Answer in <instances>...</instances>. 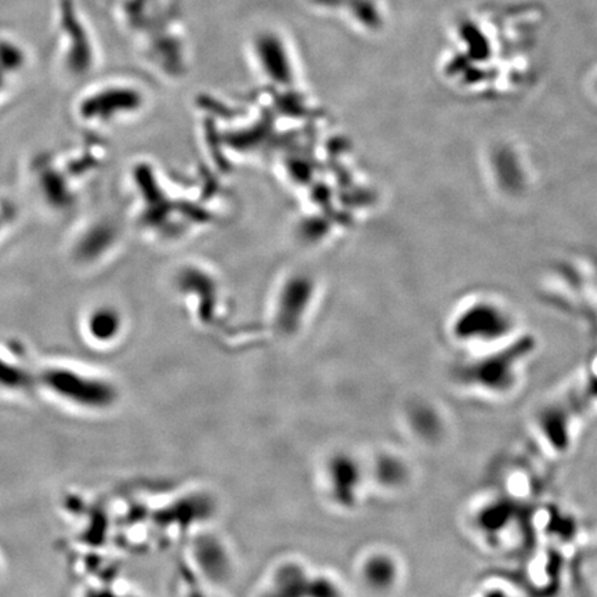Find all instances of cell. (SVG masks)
Listing matches in <instances>:
<instances>
[{"mask_svg": "<svg viewBox=\"0 0 597 597\" xmlns=\"http://www.w3.org/2000/svg\"><path fill=\"white\" fill-rule=\"evenodd\" d=\"M43 385L72 403L90 408L110 407L117 393L107 383L72 373L69 370H49L41 376Z\"/></svg>", "mask_w": 597, "mask_h": 597, "instance_id": "1", "label": "cell"}, {"mask_svg": "<svg viewBox=\"0 0 597 597\" xmlns=\"http://www.w3.org/2000/svg\"><path fill=\"white\" fill-rule=\"evenodd\" d=\"M328 477L332 494L337 503L351 504L354 499V489L358 486V470L356 464L348 456H335L330 462Z\"/></svg>", "mask_w": 597, "mask_h": 597, "instance_id": "2", "label": "cell"}, {"mask_svg": "<svg viewBox=\"0 0 597 597\" xmlns=\"http://www.w3.org/2000/svg\"><path fill=\"white\" fill-rule=\"evenodd\" d=\"M308 579L301 568L290 566L279 573L270 597H307Z\"/></svg>", "mask_w": 597, "mask_h": 597, "instance_id": "3", "label": "cell"}, {"mask_svg": "<svg viewBox=\"0 0 597 597\" xmlns=\"http://www.w3.org/2000/svg\"><path fill=\"white\" fill-rule=\"evenodd\" d=\"M33 383V377L28 375L26 371L14 367L0 360V386L9 388H26Z\"/></svg>", "mask_w": 597, "mask_h": 597, "instance_id": "4", "label": "cell"}, {"mask_svg": "<svg viewBox=\"0 0 597 597\" xmlns=\"http://www.w3.org/2000/svg\"><path fill=\"white\" fill-rule=\"evenodd\" d=\"M387 565L388 563L380 559V557L368 563L367 567H365V574H367L370 584L376 585V587H382V585L388 583L391 571H388Z\"/></svg>", "mask_w": 597, "mask_h": 597, "instance_id": "5", "label": "cell"}, {"mask_svg": "<svg viewBox=\"0 0 597 597\" xmlns=\"http://www.w3.org/2000/svg\"><path fill=\"white\" fill-rule=\"evenodd\" d=\"M115 328V321L104 314H99L92 324L93 335L98 336L99 340H109V337L114 335Z\"/></svg>", "mask_w": 597, "mask_h": 597, "instance_id": "6", "label": "cell"}, {"mask_svg": "<svg viewBox=\"0 0 597 597\" xmlns=\"http://www.w3.org/2000/svg\"><path fill=\"white\" fill-rule=\"evenodd\" d=\"M307 597H340V594L334 585L325 579H318V581L308 584Z\"/></svg>", "mask_w": 597, "mask_h": 597, "instance_id": "7", "label": "cell"}, {"mask_svg": "<svg viewBox=\"0 0 597 597\" xmlns=\"http://www.w3.org/2000/svg\"><path fill=\"white\" fill-rule=\"evenodd\" d=\"M87 597H120V596L115 595L114 593H111V590L98 589V590H90Z\"/></svg>", "mask_w": 597, "mask_h": 597, "instance_id": "8", "label": "cell"}, {"mask_svg": "<svg viewBox=\"0 0 597 597\" xmlns=\"http://www.w3.org/2000/svg\"><path fill=\"white\" fill-rule=\"evenodd\" d=\"M132 597H139V596H132Z\"/></svg>", "mask_w": 597, "mask_h": 597, "instance_id": "9", "label": "cell"}]
</instances>
